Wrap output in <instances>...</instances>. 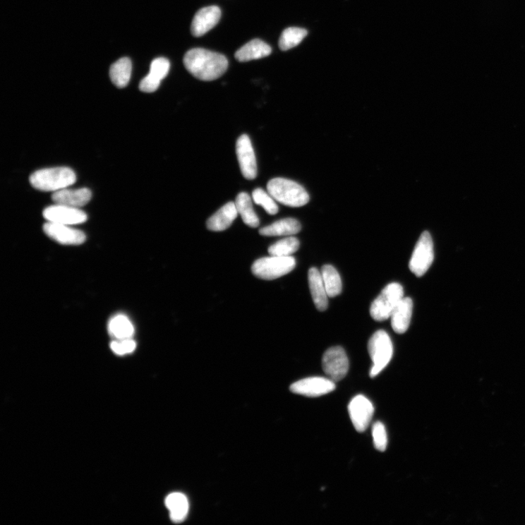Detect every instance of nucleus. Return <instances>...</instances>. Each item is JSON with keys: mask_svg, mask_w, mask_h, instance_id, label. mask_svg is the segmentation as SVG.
Instances as JSON below:
<instances>
[{"mask_svg": "<svg viewBox=\"0 0 525 525\" xmlns=\"http://www.w3.org/2000/svg\"><path fill=\"white\" fill-rule=\"evenodd\" d=\"M325 374L334 382L341 381L348 373L349 360L341 346H334L326 350L322 360Z\"/></svg>", "mask_w": 525, "mask_h": 525, "instance_id": "6e6552de", "label": "nucleus"}, {"mask_svg": "<svg viewBox=\"0 0 525 525\" xmlns=\"http://www.w3.org/2000/svg\"><path fill=\"white\" fill-rule=\"evenodd\" d=\"M137 344L133 339L116 340L111 342L112 351L118 356H124L133 353Z\"/></svg>", "mask_w": 525, "mask_h": 525, "instance_id": "7c9ffc66", "label": "nucleus"}, {"mask_svg": "<svg viewBox=\"0 0 525 525\" xmlns=\"http://www.w3.org/2000/svg\"><path fill=\"white\" fill-rule=\"evenodd\" d=\"M291 391L306 397H320L333 392L336 384L330 378L314 377L303 379L291 386Z\"/></svg>", "mask_w": 525, "mask_h": 525, "instance_id": "9b49d317", "label": "nucleus"}, {"mask_svg": "<svg viewBox=\"0 0 525 525\" xmlns=\"http://www.w3.org/2000/svg\"><path fill=\"white\" fill-rule=\"evenodd\" d=\"M43 217L49 222L73 226L85 223L87 215L80 208L63 205H54L43 211Z\"/></svg>", "mask_w": 525, "mask_h": 525, "instance_id": "1a4fd4ad", "label": "nucleus"}, {"mask_svg": "<svg viewBox=\"0 0 525 525\" xmlns=\"http://www.w3.org/2000/svg\"><path fill=\"white\" fill-rule=\"evenodd\" d=\"M252 195L254 203L264 207L268 214L274 215L279 212L276 200L269 192L262 188H256L253 191Z\"/></svg>", "mask_w": 525, "mask_h": 525, "instance_id": "cd10ccee", "label": "nucleus"}, {"mask_svg": "<svg viewBox=\"0 0 525 525\" xmlns=\"http://www.w3.org/2000/svg\"><path fill=\"white\" fill-rule=\"evenodd\" d=\"M404 296L402 284L397 282L387 284L370 306L371 318L378 322L390 318L392 312L404 298Z\"/></svg>", "mask_w": 525, "mask_h": 525, "instance_id": "39448f33", "label": "nucleus"}, {"mask_svg": "<svg viewBox=\"0 0 525 525\" xmlns=\"http://www.w3.org/2000/svg\"><path fill=\"white\" fill-rule=\"evenodd\" d=\"M372 436L377 450L385 452L387 446V435L385 426L381 422H376L372 427Z\"/></svg>", "mask_w": 525, "mask_h": 525, "instance_id": "c85d7f7f", "label": "nucleus"}, {"mask_svg": "<svg viewBox=\"0 0 525 525\" xmlns=\"http://www.w3.org/2000/svg\"><path fill=\"white\" fill-rule=\"evenodd\" d=\"M183 63L191 75L203 81H212L222 77L229 67V61L225 56L203 49H193L188 52Z\"/></svg>", "mask_w": 525, "mask_h": 525, "instance_id": "f257e3e1", "label": "nucleus"}, {"mask_svg": "<svg viewBox=\"0 0 525 525\" xmlns=\"http://www.w3.org/2000/svg\"><path fill=\"white\" fill-rule=\"evenodd\" d=\"M434 259L433 243L428 231H424L416 245L409 261V269L416 276H423Z\"/></svg>", "mask_w": 525, "mask_h": 525, "instance_id": "0eeeda50", "label": "nucleus"}, {"mask_svg": "<svg viewBox=\"0 0 525 525\" xmlns=\"http://www.w3.org/2000/svg\"><path fill=\"white\" fill-rule=\"evenodd\" d=\"M165 505L170 513V519L174 523L183 522L188 513L189 503L185 495L174 493L167 496Z\"/></svg>", "mask_w": 525, "mask_h": 525, "instance_id": "aec40b11", "label": "nucleus"}, {"mask_svg": "<svg viewBox=\"0 0 525 525\" xmlns=\"http://www.w3.org/2000/svg\"><path fill=\"white\" fill-rule=\"evenodd\" d=\"M412 311L413 301L411 298L404 297L390 316L391 325L394 332L399 334H403L408 330Z\"/></svg>", "mask_w": 525, "mask_h": 525, "instance_id": "dca6fc26", "label": "nucleus"}, {"mask_svg": "<svg viewBox=\"0 0 525 525\" xmlns=\"http://www.w3.org/2000/svg\"><path fill=\"white\" fill-rule=\"evenodd\" d=\"M108 332L116 340L133 339L135 327L128 317L118 315L111 318L108 323Z\"/></svg>", "mask_w": 525, "mask_h": 525, "instance_id": "4be33fe9", "label": "nucleus"}, {"mask_svg": "<svg viewBox=\"0 0 525 525\" xmlns=\"http://www.w3.org/2000/svg\"><path fill=\"white\" fill-rule=\"evenodd\" d=\"M133 64L128 58H122L114 63L109 71V77L116 86L122 89L129 83Z\"/></svg>", "mask_w": 525, "mask_h": 525, "instance_id": "b1692460", "label": "nucleus"}, {"mask_svg": "<svg viewBox=\"0 0 525 525\" xmlns=\"http://www.w3.org/2000/svg\"><path fill=\"white\" fill-rule=\"evenodd\" d=\"M308 34V32L302 28H290L284 30L279 40V49L286 52L297 47Z\"/></svg>", "mask_w": 525, "mask_h": 525, "instance_id": "a878e982", "label": "nucleus"}, {"mask_svg": "<svg viewBox=\"0 0 525 525\" xmlns=\"http://www.w3.org/2000/svg\"><path fill=\"white\" fill-rule=\"evenodd\" d=\"M160 80L150 73L145 76L140 83V90L143 92L152 93L156 92L161 84Z\"/></svg>", "mask_w": 525, "mask_h": 525, "instance_id": "2f4dec72", "label": "nucleus"}, {"mask_svg": "<svg viewBox=\"0 0 525 525\" xmlns=\"http://www.w3.org/2000/svg\"><path fill=\"white\" fill-rule=\"evenodd\" d=\"M92 196V191L89 188L68 189L67 188L54 192L52 195V200L57 205L80 208L90 202Z\"/></svg>", "mask_w": 525, "mask_h": 525, "instance_id": "2eb2a0df", "label": "nucleus"}, {"mask_svg": "<svg viewBox=\"0 0 525 525\" xmlns=\"http://www.w3.org/2000/svg\"><path fill=\"white\" fill-rule=\"evenodd\" d=\"M267 191L277 202L283 205L300 207L310 202V195L303 186L286 179L271 180L267 184Z\"/></svg>", "mask_w": 525, "mask_h": 525, "instance_id": "7ed1b4c3", "label": "nucleus"}, {"mask_svg": "<svg viewBox=\"0 0 525 525\" xmlns=\"http://www.w3.org/2000/svg\"><path fill=\"white\" fill-rule=\"evenodd\" d=\"M235 205L238 213L243 218V222L251 228H257L260 222L254 211L252 200L248 193L242 192L238 194Z\"/></svg>", "mask_w": 525, "mask_h": 525, "instance_id": "5701e85b", "label": "nucleus"}, {"mask_svg": "<svg viewBox=\"0 0 525 525\" xmlns=\"http://www.w3.org/2000/svg\"><path fill=\"white\" fill-rule=\"evenodd\" d=\"M348 411L356 430L363 433L368 428L373 418L375 408L367 398L358 395L350 402Z\"/></svg>", "mask_w": 525, "mask_h": 525, "instance_id": "f8f14e48", "label": "nucleus"}, {"mask_svg": "<svg viewBox=\"0 0 525 525\" xmlns=\"http://www.w3.org/2000/svg\"><path fill=\"white\" fill-rule=\"evenodd\" d=\"M271 53L272 48L268 44L261 40L255 39L239 49L235 54V58L240 62H246L267 57Z\"/></svg>", "mask_w": 525, "mask_h": 525, "instance_id": "6ab92c4d", "label": "nucleus"}, {"mask_svg": "<svg viewBox=\"0 0 525 525\" xmlns=\"http://www.w3.org/2000/svg\"><path fill=\"white\" fill-rule=\"evenodd\" d=\"M236 152L241 171L245 179L251 181L257 177L258 167L255 151L250 138L241 136L236 144Z\"/></svg>", "mask_w": 525, "mask_h": 525, "instance_id": "9d476101", "label": "nucleus"}, {"mask_svg": "<svg viewBox=\"0 0 525 525\" xmlns=\"http://www.w3.org/2000/svg\"><path fill=\"white\" fill-rule=\"evenodd\" d=\"M43 231L49 237L62 245L78 246L83 244L86 239L83 231L68 225L48 222L44 224Z\"/></svg>", "mask_w": 525, "mask_h": 525, "instance_id": "ddd939ff", "label": "nucleus"}, {"mask_svg": "<svg viewBox=\"0 0 525 525\" xmlns=\"http://www.w3.org/2000/svg\"><path fill=\"white\" fill-rule=\"evenodd\" d=\"M368 349L373 363L370 377L375 378L387 367L392 358L393 346L388 334L383 330L375 332L368 341Z\"/></svg>", "mask_w": 525, "mask_h": 525, "instance_id": "20e7f679", "label": "nucleus"}, {"mask_svg": "<svg viewBox=\"0 0 525 525\" xmlns=\"http://www.w3.org/2000/svg\"><path fill=\"white\" fill-rule=\"evenodd\" d=\"M238 214L235 203H229L208 219L207 227L212 231H225L231 226Z\"/></svg>", "mask_w": 525, "mask_h": 525, "instance_id": "f3484780", "label": "nucleus"}, {"mask_svg": "<svg viewBox=\"0 0 525 525\" xmlns=\"http://www.w3.org/2000/svg\"><path fill=\"white\" fill-rule=\"evenodd\" d=\"M296 265V259L293 256L271 255L255 260L252 266V272L259 279L273 280L290 273Z\"/></svg>", "mask_w": 525, "mask_h": 525, "instance_id": "423d86ee", "label": "nucleus"}, {"mask_svg": "<svg viewBox=\"0 0 525 525\" xmlns=\"http://www.w3.org/2000/svg\"><path fill=\"white\" fill-rule=\"evenodd\" d=\"M222 11L217 6H209L197 12L191 24V33L194 37H201L214 28L220 20Z\"/></svg>", "mask_w": 525, "mask_h": 525, "instance_id": "4468645a", "label": "nucleus"}, {"mask_svg": "<svg viewBox=\"0 0 525 525\" xmlns=\"http://www.w3.org/2000/svg\"><path fill=\"white\" fill-rule=\"evenodd\" d=\"M33 188L42 191H53L67 188L76 182V174L68 167H54L40 169L30 179Z\"/></svg>", "mask_w": 525, "mask_h": 525, "instance_id": "f03ea898", "label": "nucleus"}, {"mask_svg": "<svg viewBox=\"0 0 525 525\" xmlns=\"http://www.w3.org/2000/svg\"><path fill=\"white\" fill-rule=\"evenodd\" d=\"M308 280L311 295L316 308L321 312L326 310L328 305V296L321 272L317 268H311L309 270Z\"/></svg>", "mask_w": 525, "mask_h": 525, "instance_id": "a211bd4d", "label": "nucleus"}, {"mask_svg": "<svg viewBox=\"0 0 525 525\" xmlns=\"http://www.w3.org/2000/svg\"><path fill=\"white\" fill-rule=\"evenodd\" d=\"M301 229L300 223L294 218H284L272 224L262 228L259 233L262 236H292L298 234Z\"/></svg>", "mask_w": 525, "mask_h": 525, "instance_id": "412c9836", "label": "nucleus"}, {"mask_svg": "<svg viewBox=\"0 0 525 525\" xmlns=\"http://www.w3.org/2000/svg\"><path fill=\"white\" fill-rule=\"evenodd\" d=\"M321 275L328 297H336L342 293V282L337 270L332 265L322 267Z\"/></svg>", "mask_w": 525, "mask_h": 525, "instance_id": "393cba45", "label": "nucleus"}, {"mask_svg": "<svg viewBox=\"0 0 525 525\" xmlns=\"http://www.w3.org/2000/svg\"><path fill=\"white\" fill-rule=\"evenodd\" d=\"M170 69V63L165 58H157L153 60L150 64V74L160 80L164 79Z\"/></svg>", "mask_w": 525, "mask_h": 525, "instance_id": "c756f323", "label": "nucleus"}, {"mask_svg": "<svg viewBox=\"0 0 525 525\" xmlns=\"http://www.w3.org/2000/svg\"><path fill=\"white\" fill-rule=\"evenodd\" d=\"M299 246V241L297 238L289 236L272 245L269 248V253L274 256H292L298 250Z\"/></svg>", "mask_w": 525, "mask_h": 525, "instance_id": "bb28decb", "label": "nucleus"}]
</instances>
